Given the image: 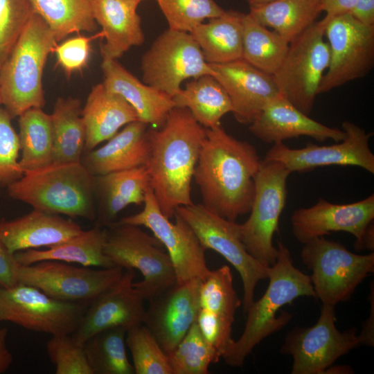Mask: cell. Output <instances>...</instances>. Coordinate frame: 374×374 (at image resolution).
<instances>
[{"instance_id":"obj_1","label":"cell","mask_w":374,"mask_h":374,"mask_svg":"<svg viewBox=\"0 0 374 374\" xmlns=\"http://www.w3.org/2000/svg\"><path fill=\"white\" fill-rule=\"evenodd\" d=\"M261 160L252 144L230 135L222 125L206 129L193 174L202 204L233 222L249 213Z\"/></svg>"},{"instance_id":"obj_2","label":"cell","mask_w":374,"mask_h":374,"mask_svg":"<svg viewBox=\"0 0 374 374\" xmlns=\"http://www.w3.org/2000/svg\"><path fill=\"white\" fill-rule=\"evenodd\" d=\"M149 186L161 213L168 219L177 208L193 204L191 181L206 135L186 107H175L159 128L149 127Z\"/></svg>"},{"instance_id":"obj_3","label":"cell","mask_w":374,"mask_h":374,"mask_svg":"<svg viewBox=\"0 0 374 374\" xmlns=\"http://www.w3.org/2000/svg\"><path fill=\"white\" fill-rule=\"evenodd\" d=\"M276 262L269 269V285L263 295L253 301L245 313L244 330L223 356L225 363L241 367L246 357L263 339L279 331L292 319V314L281 308L301 296L316 298L310 276L296 268L289 249L278 242Z\"/></svg>"},{"instance_id":"obj_4","label":"cell","mask_w":374,"mask_h":374,"mask_svg":"<svg viewBox=\"0 0 374 374\" xmlns=\"http://www.w3.org/2000/svg\"><path fill=\"white\" fill-rule=\"evenodd\" d=\"M95 176L79 163L51 164L24 172L7 187L8 195L33 209L94 220Z\"/></svg>"},{"instance_id":"obj_5","label":"cell","mask_w":374,"mask_h":374,"mask_svg":"<svg viewBox=\"0 0 374 374\" xmlns=\"http://www.w3.org/2000/svg\"><path fill=\"white\" fill-rule=\"evenodd\" d=\"M57 42L50 27L34 12L0 69L2 105L12 118L44 106L43 71Z\"/></svg>"},{"instance_id":"obj_6","label":"cell","mask_w":374,"mask_h":374,"mask_svg":"<svg viewBox=\"0 0 374 374\" xmlns=\"http://www.w3.org/2000/svg\"><path fill=\"white\" fill-rule=\"evenodd\" d=\"M107 228L104 252L114 266L139 270L143 280L133 283L144 301H150L177 283L164 247L139 226L113 222Z\"/></svg>"},{"instance_id":"obj_7","label":"cell","mask_w":374,"mask_h":374,"mask_svg":"<svg viewBox=\"0 0 374 374\" xmlns=\"http://www.w3.org/2000/svg\"><path fill=\"white\" fill-rule=\"evenodd\" d=\"M301 258L312 271L310 278L316 299L323 305L335 306L350 299L357 286L374 271L373 252L357 254L324 236L303 244Z\"/></svg>"},{"instance_id":"obj_8","label":"cell","mask_w":374,"mask_h":374,"mask_svg":"<svg viewBox=\"0 0 374 374\" xmlns=\"http://www.w3.org/2000/svg\"><path fill=\"white\" fill-rule=\"evenodd\" d=\"M329 62L330 48L321 19L290 42L283 62L273 75L280 95L309 115Z\"/></svg>"},{"instance_id":"obj_9","label":"cell","mask_w":374,"mask_h":374,"mask_svg":"<svg viewBox=\"0 0 374 374\" xmlns=\"http://www.w3.org/2000/svg\"><path fill=\"white\" fill-rule=\"evenodd\" d=\"M290 174L282 163L262 159L255 178L256 191L250 215L240 224L241 239L247 251L267 267L277 258L278 249L273 244V237L278 231Z\"/></svg>"},{"instance_id":"obj_10","label":"cell","mask_w":374,"mask_h":374,"mask_svg":"<svg viewBox=\"0 0 374 374\" xmlns=\"http://www.w3.org/2000/svg\"><path fill=\"white\" fill-rule=\"evenodd\" d=\"M175 213L188 223L205 250L220 254L239 273L245 313L254 301L257 284L268 278L269 267L261 265L247 251L241 239L240 224L211 212L202 204L181 206Z\"/></svg>"},{"instance_id":"obj_11","label":"cell","mask_w":374,"mask_h":374,"mask_svg":"<svg viewBox=\"0 0 374 374\" xmlns=\"http://www.w3.org/2000/svg\"><path fill=\"white\" fill-rule=\"evenodd\" d=\"M330 62L319 94L366 76L374 65V26H367L346 13L324 17Z\"/></svg>"},{"instance_id":"obj_12","label":"cell","mask_w":374,"mask_h":374,"mask_svg":"<svg viewBox=\"0 0 374 374\" xmlns=\"http://www.w3.org/2000/svg\"><path fill=\"white\" fill-rule=\"evenodd\" d=\"M142 80L172 98L181 83L204 75H214L189 33L168 28L154 41L141 59Z\"/></svg>"},{"instance_id":"obj_13","label":"cell","mask_w":374,"mask_h":374,"mask_svg":"<svg viewBox=\"0 0 374 374\" xmlns=\"http://www.w3.org/2000/svg\"><path fill=\"white\" fill-rule=\"evenodd\" d=\"M335 321V306L322 304L314 326H297L287 334L280 352L292 357V374H324L337 359L361 346L356 328L341 332Z\"/></svg>"},{"instance_id":"obj_14","label":"cell","mask_w":374,"mask_h":374,"mask_svg":"<svg viewBox=\"0 0 374 374\" xmlns=\"http://www.w3.org/2000/svg\"><path fill=\"white\" fill-rule=\"evenodd\" d=\"M82 303L54 299L33 286L19 283L0 287V320L30 330L54 335H71L87 310Z\"/></svg>"},{"instance_id":"obj_15","label":"cell","mask_w":374,"mask_h":374,"mask_svg":"<svg viewBox=\"0 0 374 374\" xmlns=\"http://www.w3.org/2000/svg\"><path fill=\"white\" fill-rule=\"evenodd\" d=\"M15 272L17 283L37 287L60 301L88 305L120 280L124 269L115 266L92 269L64 262L43 260L29 265L17 262Z\"/></svg>"},{"instance_id":"obj_16","label":"cell","mask_w":374,"mask_h":374,"mask_svg":"<svg viewBox=\"0 0 374 374\" xmlns=\"http://www.w3.org/2000/svg\"><path fill=\"white\" fill-rule=\"evenodd\" d=\"M141 211L123 217L119 222L149 229L167 251L172 264L177 283L203 279L211 271L206 264L205 249L197 236L177 213L175 222L161 213L149 186Z\"/></svg>"},{"instance_id":"obj_17","label":"cell","mask_w":374,"mask_h":374,"mask_svg":"<svg viewBox=\"0 0 374 374\" xmlns=\"http://www.w3.org/2000/svg\"><path fill=\"white\" fill-rule=\"evenodd\" d=\"M342 130L346 138L329 145L309 143L301 148H291L283 142L276 143L263 159L278 161L291 173L323 166H352L374 174V154L368 145L372 134L349 121L342 123Z\"/></svg>"},{"instance_id":"obj_18","label":"cell","mask_w":374,"mask_h":374,"mask_svg":"<svg viewBox=\"0 0 374 374\" xmlns=\"http://www.w3.org/2000/svg\"><path fill=\"white\" fill-rule=\"evenodd\" d=\"M374 219V194L350 204L331 203L319 198L313 206L296 209L291 216L292 234L301 244L334 232H346L355 238V247L362 250L364 236Z\"/></svg>"},{"instance_id":"obj_19","label":"cell","mask_w":374,"mask_h":374,"mask_svg":"<svg viewBox=\"0 0 374 374\" xmlns=\"http://www.w3.org/2000/svg\"><path fill=\"white\" fill-rule=\"evenodd\" d=\"M134 277V269H125L115 285L88 305L71 334L77 343L84 345L91 336L108 328L123 327L127 330L143 323L146 308L133 286Z\"/></svg>"},{"instance_id":"obj_20","label":"cell","mask_w":374,"mask_h":374,"mask_svg":"<svg viewBox=\"0 0 374 374\" xmlns=\"http://www.w3.org/2000/svg\"><path fill=\"white\" fill-rule=\"evenodd\" d=\"M200 279L176 283L149 301L143 323L168 355L185 336L200 309Z\"/></svg>"},{"instance_id":"obj_21","label":"cell","mask_w":374,"mask_h":374,"mask_svg":"<svg viewBox=\"0 0 374 374\" xmlns=\"http://www.w3.org/2000/svg\"><path fill=\"white\" fill-rule=\"evenodd\" d=\"M209 65L230 98L231 113L240 123H251L267 104L281 96L273 75L243 59Z\"/></svg>"},{"instance_id":"obj_22","label":"cell","mask_w":374,"mask_h":374,"mask_svg":"<svg viewBox=\"0 0 374 374\" xmlns=\"http://www.w3.org/2000/svg\"><path fill=\"white\" fill-rule=\"evenodd\" d=\"M249 125V132L266 143L274 144L301 136L319 142L328 139L339 142L346 136L343 130L310 118L282 96L267 104Z\"/></svg>"},{"instance_id":"obj_23","label":"cell","mask_w":374,"mask_h":374,"mask_svg":"<svg viewBox=\"0 0 374 374\" xmlns=\"http://www.w3.org/2000/svg\"><path fill=\"white\" fill-rule=\"evenodd\" d=\"M148 126L139 120L128 123L102 147L84 152L80 162L93 176L146 166L150 155Z\"/></svg>"},{"instance_id":"obj_24","label":"cell","mask_w":374,"mask_h":374,"mask_svg":"<svg viewBox=\"0 0 374 374\" xmlns=\"http://www.w3.org/2000/svg\"><path fill=\"white\" fill-rule=\"evenodd\" d=\"M82 231L71 220L37 209L12 220L0 221V238L12 254L57 245Z\"/></svg>"},{"instance_id":"obj_25","label":"cell","mask_w":374,"mask_h":374,"mask_svg":"<svg viewBox=\"0 0 374 374\" xmlns=\"http://www.w3.org/2000/svg\"><path fill=\"white\" fill-rule=\"evenodd\" d=\"M136 0H91L93 19L101 26L105 43L103 60H117L133 46L145 40Z\"/></svg>"},{"instance_id":"obj_26","label":"cell","mask_w":374,"mask_h":374,"mask_svg":"<svg viewBox=\"0 0 374 374\" xmlns=\"http://www.w3.org/2000/svg\"><path fill=\"white\" fill-rule=\"evenodd\" d=\"M103 84L123 97L135 110L139 121L154 128L161 127L175 107L169 95L140 81L116 60H103Z\"/></svg>"},{"instance_id":"obj_27","label":"cell","mask_w":374,"mask_h":374,"mask_svg":"<svg viewBox=\"0 0 374 374\" xmlns=\"http://www.w3.org/2000/svg\"><path fill=\"white\" fill-rule=\"evenodd\" d=\"M82 116L86 132L84 152L95 149L122 127L139 120L134 108L123 97L107 90L103 82L91 88Z\"/></svg>"},{"instance_id":"obj_28","label":"cell","mask_w":374,"mask_h":374,"mask_svg":"<svg viewBox=\"0 0 374 374\" xmlns=\"http://www.w3.org/2000/svg\"><path fill=\"white\" fill-rule=\"evenodd\" d=\"M149 186L146 166L95 176L96 225L107 226L127 206L143 204Z\"/></svg>"},{"instance_id":"obj_29","label":"cell","mask_w":374,"mask_h":374,"mask_svg":"<svg viewBox=\"0 0 374 374\" xmlns=\"http://www.w3.org/2000/svg\"><path fill=\"white\" fill-rule=\"evenodd\" d=\"M107 228L96 225L46 249H27L15 253L17 262L29 265L43 260L78 263L84 267L109 268L114 266L104 252Z\"/></svg>"},{"instance_id":"obj_30","label":"cell","mask_w":374,"mask_h":374,"mask_svg":"<svg viewBox=\"0 0 374 374\" xmlns=\"http://www.w3.org/2000/svg\"><path fill=\"white\" fill-rule=\"evenodd\" d=\"M242 15L235 10H225L222 15L209 19L189 33L208 64L242 59Z\"/></svg>"},{"instance_id":"obj_31","label":"cell","mask_w":374,"mask_h":374,"mask_svg":"<svg viewBox=\"0 0 374 374\" xmlns=\"http://www.w3.org/2000/svg\"><path fill=\"white\" fill-rule=\"evenodd\" d=\"M81 102L73 97L57 98L51 116L53 163H79L84 151L86 132Z\"/></svg>"},{"instance_id":"obj_32","label":"cell","mask_w":374,"mask_h":374,"mask_svg":"<svg viewBox=\"0 0 374 374\" xmlns=\"http://www.w3.org/2000/svg\"><path fill=\"white\" fill-rule=\"evenodd\" d=\"M172 99L175 107L187 108L206 129L221 125L222 118L232 112L226 91L212 75L191 79Z\"/></svg>"},{"instance_id":"obj_33","label":"cell","mask_w":374,"mask_h":374,"mask_svg":"<svg viewBox=\"0 0 374 374\" xmlns=\"http://www.w3.org/2000/svg\"><path fill=\"white\" fill-rule=\"evenodd\" d=\"M321 12V0H274L250 7L249 13L290 43L314 24Z\"/></svg>"},{"instance_id":"obj_34","label":"cell","mask_w":374,"mask_h":374,"mask_svg":"<svg viewBox=\"0 0 374 374\" xmlns=\"http://www.w3.org/2000/svg\"><path fill=\"white\" fill-rule=\"evenodd\" d=\"M19 141L23 170H33L53 163L51 116L42 108H30L18 116Z\"/></svg>"},{"instance_id":"obj_35","label":"cell","mask_w":374,"mask_h":374,"mask_svg":"<svg viewBox=\"0 0 374 374\" xmlns=\"http://www.w3.org/2000/svg\"><path fill=\"white\" fill-rule=\"evenodd\" d=\"M242 59L254 67L274 75L283 62L289 44L274 30H270L249 13H243Z\"/></svg>"},{"instance_id":"obj_36","label":"cell","mask_w":374,"mask_h":374,"mask_svg":"<svg viewBox=\"0 0 374 374\" xmlns=\"http://www.w3.org/2000/svg\"><path fill=\"white\" fill-rule=\"evenodd\" d=\"M34 12L53 31L57 42L69 35L82 31L93 32L98 28L91 0H30Z\"/></svg>"},{"instance_id":"obj_37","label":"cell","mask_w":374,"mask_h":374,"mask_svg":"<svg viewBox=\"0 0 374 374\" xmlns=\"http://www.w3.org/2000/svg\"><path fill=\"white\" fill-rule=\"evenodd\" d=\"M127 330L123 327L102 330L88 339L84 349L93 374H134L126 353Z\"/></svg>"},{"instance_id":"obj_38","label":"cell","mask_w":374,"mask_h":374,"mask_svg":"<svg viewBox=\"0 0 374 374\" xmlns=\"http://www.w3.org/2000/svg\"><path fill=\"white\" fill-rule=\"evenodd\" d=\"M167 355L172 374H207L210 365L221 358L204 339L195 321Z\"/></svg>"},{"instance_id":"obj_39","label":"cell","mask_w":374,"mask_h":374,"mask_svg":"<svg viewBox=\"0 0 374 374\" xmlns=\"http://www.w3.org/2000/svg\"><path fill=\"white\" fill-rule=\"evenodd\" d=\"M199 303L200 308L234 321L235 313L241 301L234 289L229 267L223 265L211 270L200 280Z\"/></svg>"},{"instance_id":"obj_40","label":"cell","mask_w":374,"mask_h":374,"mask_svg":"<svg viewBox=\"0 0 374 374\" xmlns=\"http://www.w3.org/2000/svg\"><path fill=\"white\" fill-rule=\"evenodd\" d=\"M125 344L130 349L136 374H172L167 354L144 325L127 330Z\"/></svg>"},{"instance_id":"obj_41","label":"cell","mask_w":374,"mask_h":374,"mask_svg":"<svg viewBox=\"0 0 374 374\" xmlns=\"http://www.w3.org/2000/svg\"><path fill=\"white\" fill-rule=\"evenodd\" d=\"M170 29L190 33L205 19L225 10L214 0H156Z\"/></svg>"},{"instance_id":"obj_42","label":"cell","mask_w":374,"mask_h":374,"mask_svg":"<svg viewBox=\"0 0 374 374\" xmlns=\"http://www.w3.org/2000/svg\"><path fill=\"white\" fill-rule=\"evenodd\" d=\"M33 12L30 0H0V69Z\"/></svg>"},{"instance_id":"obj_43","label":"cell","mask_w":374,"mask_h":374,"mask_svg":"<svg viewBox=\"0 0 374 374\" xmlns=\"http://www.w3.org/2000/svg\"><path fill=\"white\" fill-rule=\"evenodd\" d=\"M46 351L55 374H93L84 345L77 343L71 335L52 336Z\"/></svg>"},{"instance_id":"obj_44","label":"cell","mask_w":374,"mask_h":374,"mask_svg":"<svg viewBox=\"0 0 374 374\" xmlns=\"http://www.w3.org/2000/svg\"><path fill=\"white\" fill-rule=\"evenodd\" d=\"M12 119L6 109L0 107V186L2 187H8L24 175L19 165V136L12 125Z\"/></svg>"},{"instance_id":"obj_45","label":"cell","mask_w":374,"mask_h":374,"mask_svg":"<svg viewBox=\"0 0 374 374\" xmlns=\"http://www.w3.org/2000/svg\"><path fill=\"white\" fill-rule=\"evenodd\" d=\"M195 322L204 339L222 358L234 341L231 337L233 321L200 308Z\"/></svg>"},{"instance_id":"obj_46","label":"cell","mask_w":374,"mask_h":374,"mask_svg":"<svg viewBox=\"0 0 374 374\" xmlns=\"http://www.w3.org/2000/svg\"><path fill=\"white\" fill-rule=\"evenodd\" d=\"M100 35L103 33L91 37L79 35L56 45L53 52L56 54L57 64L67 75L86 67L91 53V42Z\"/></svg>"},{"instance_id":"obj_47","label":"cell","mask_w":374,"mask_h":374,"mask_svg":"<svg viewBox=\"0 0 374 374\" xmlns=\"http://www.w3.org/2000/svg\"><path fill=\"white\" fill-rule=\"evenodd\" d=\"M17 260L0 238V287H12L18 283L15 276Z\"/></svg>"},{"instance_id":"obj_48","label":"cell","mask_w":374,"mask_h":374,"mask_svg":"<svg viewBox=\"0 0 374 374\" xmlns=\"http://www.w3.org/2000/svg\"><path fill=\"white\" fill-rule=\"evenodd\" d=\"M349 14L363 24L374 26V0H357Z\"/></svg>"},{"instance_id":"obj_49","label":"cell","mask_w":374,"mask_h":374,"mask_svg":"<svg viewBox=\"0 0 374 374\" xmlns=\"http://www.w3.org/2000/svg\"><path fill=\"white\" fill-rule=\"evenodd\" d=\"M357 0H321V10L326 17L349 13Z\"/></svg>"},{"instance_id":"obj_50","label":"cell","mask_w":374,"mask_h":374,"mask_svg":"<svg viewBox=\"0 0 374 374\" xmlns=\"http://www.w3.org/2000/svg\"><path fill=\"white\" fill-rule=\"evenodd\" d=\"M371 314L368 318L364 321L362 326V330L359 335L360 339L361 345L373 346L374 344V333H373V324H374V303H373V291L371 296Z\"/></svg>"},{"instance_id":"obj_51","label":"cell","mask_w":374,"mask_h":374,"mask_svg":"<svg viewBox=\"0 0 374 374\" xmlns=\"http://www.w3.org/2000/svg\"><path fill=\"white\" fill-rule=\"evenodd\" d=\"M8 329L0 328V373L6 371L12 362V355L6 345Z\"/></svg>"},{"instance_id":"obj_52","label":"cell","mask_w":374,"mask_h":374,"mask_svg":"<svg viewBox=\"0 0 374 374\" xmlns=\"http://www.w3.org/2000/svg\"><path fill=\"white\" fill-rule=\"evenodd\" d=\"M353 370L350 366L346 365H339V366H330L325 372V373H344V374H348V373H353Z\"/></svg>"},{"instance_id":"obj_53","label":"cell","mask_w":374,"mask_h":374,"mask_svg":"<svg viewBox=\"0 0 374 374\" xmlns=\"http://www.w3.org/2000/svg\"><path fill=\"white\" fill-rule=\"evenodd\" d=\"M272 1L274 0H246V1L249 6V8L261 6V5L267 3L269 2H271Z\"/></svg>"},{"instance_id":"obj_54","label":"cell","mask_w":374,"mask_h":374,"mask_svg":"<svg viewBox=\"0 0 374 374\" xmlns=\"http://www.w3.org/2000/svg\"><path fill=\"white\" fill-rule=\"evenodd\" d=\"M2 105L1 95L0 91V105Z\"/></svg>"},{"instance_id":"obj_55","label":"cell","mask_w":374,"mask_h":374,"mask_svg":"<svg viewBox=\"0 0 374 374\" xmlns=\"http://www.w3.org/2000/svg\"><path fill=\"white\" fill-rule=\"evenodd\" d=\"M136 1H140V2H141V1H144V0H136Z\"/></svg>"},{"instance_id":"obj_56","label":"cell","mask_w":374,"mask_h":374,"mask_svg":"<svg viewBox=\"0 0 374 374\" xmlns=\"http://www.w3.org/2000/svg\"><path fill=\"white\" fill-rule=\"evenodd\" d=\"M0 322H1V320H0Z\"/></svg>"}]
</instances>
